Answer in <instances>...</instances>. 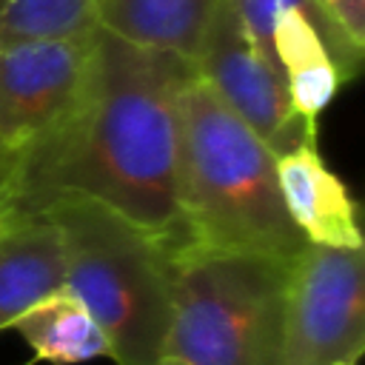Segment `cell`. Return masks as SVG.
<instances>
[{
    "label": "cell",
    "instance_id": "6da1fadb",
    "mask_svg": "<svg viewBox=\"0 0 365 365\" xmlns=\"http://www.w3.org/2000/svg\"><path fill=\"white\" fill-rule=\"evenodd\" d=\"M191 74L188 57L94 26L83 97L51 134L17 154L9 211L31 214L54 197H86L182 248L180 91Z\"/></svg>",
    "mask_w": 365,
    "mask_h": 365
},
{
    "label": "cell",
    "instance_id": "8fae6325",
    "mask_svg": "<svg viewBox=\"0 0 365 365\" xmlns=\"http://www.w3.org/2000/svg\"><path fill=\"white\" fill-rule=\"evenodd\" d=\"M271 57L282 71L285 91L297 114L317 120L319 111L334 100V94L342 86V77L314 29V23L297 11L282 9L274 17L271 29Z\"/></svg>",
    "mask_w": 365,
    "mask_h": 365
},
{
    "label": "cell",
    "instance_id": "e0dca14e",
    "mask_svg": "<svg viewBox=\"0 0 365 365\" xmlns=\"http://www.w3.org/2000/svg\"><path fill=\"white\" fill-rule=\"evenodd\" d=\"M154 365H185V362H180V359H174V356H160Z\"/></svg>",
    "mask_w": 365,
    "mask_h": 365
},
{
    "label": "cell",
    "instance_id": "7c38bea8",
    "mask_svg": "<svg viewBox=\"0 0 365 365\" xmlns=\"http://www.w3.org/2000/svg\"><path fill=\"white\" fill-rule=\"evenodd\" d=\"M11 331H17L37 359L51 365H80L100 356L111 359L108 339L86 305L63 285L23 311Z\"/></svg>",
    "mask_w": 365,
    "mask_h": 365
},
{
    "label": "cell",
    "instance_id": "ac0fdd59",
    "mask_svg": "<svg viewBox=\"0 0 365 365\" xmlns=\"http://www.w3.org/2000/svg\"><path fill=\"white\" fill-rule=\"evenodd\" d=\"M6 214H9V208H3V211H0V228H3V222H6Z\"/></svg>",
    "mask_w": 365,
    "mask_h": 365
},
{
    "label": "cell",
    "instance_id": "3957f363",
    "mask_svg": "<svg viewBox=\"0 0 365 365\" xmlns=\"http://www.w3.org/2000/svg\"><path fill=\"white\" fill-rule=\"evenodd\" d=\"M40 211L60 231L66 288L103 328L111 359L154 365L171 322L177 248L86 197H54Z\"/></svg>",
    "mask_w": 365,
    "mask_h": 365
},
{
    "label": "cell",
    "instance_id": "52a82bcc",
    "mask_svg": "<svg viewBox=\"0 0 365 365\" xmlns=\"http://www.w3.org/2000/svg\"><path fill=\"white\" fill-rule=\"evenodd\" d=\"M94 29L74 37L0 46V143L23 151L51 134L80 103Z\"/></svg>",
    "mask_w": 365,
    "mask_h": 365
},
{
    "label": "cell",
    "instance_id": "5bb4252c",
    "mask_svg": "<svg viewBox=\"0 0 365 365\" xmlns=\"http://www.w3.org/2000/svg\"><path fill=\"white\" fill-rule=\"evenodd\" d=\"M231 6H234V11H237L240 23L245 26V31L257 40V46L265 51V57H268L271 63H274V57H271V29H274V17H277L282 9H297V11H302V14L314 23V29L319 31V37H322V43H325V48H328V54H331V60H334V66H336L342 83H348V80H354V77L359 74V68H362V51L354 48L348 40H342V37L325 23L322 9H319L317 0H231ZM274 66H277V63H274ZM277 68H279V66H277Z\"/></svg>",
    "mask_w": 365,
    "mask_h": 365
},
{
    "label": "cell",
    "instance_id": "ba28073f",
    "mask_svg": "<svg viewBox=\"0 0 365 365\" xmlns=\"http://www.w3.org/2000/svg\"><path fill=\"white\" fill-rule=\"evenodd\" d=\"M282 205L311 245L362 248L356 202L345 182L322 163L317 143L297 145L277 157Z\"/></svg>",
    "mask_w": 365,
    "mask_h": 365
},
{
    "label": "cell",
    "instance_id": "30bf717a",
    "mask_svg": "<svg viewBox=\"0 0 365 365\" xmlns=\"http://www.w3.org/2000/svg\"><path fill=\"white\" fill-rule=\"evenodd\" d=\"M220 0H97V26L143 48L194 60Z\"/></svg>",
    "mask_w": 365,
    "mask_h": 365
},
{
    "label": "cell",
    "instance_id": "277c9868",
    "mask_svg": "<svg viewBox=\"0 0 365 365\" xmlns=\"http://www.w3.org/2000/svg\"><path fill=\"white\" fill-rule=\"evenodd\" d=\"M291 259L182 245L163 356L185 365H282Z\"/></svg>",
    "mask_w": 365,
    "mask_h": 365
},
{
    "label": "cell",
    "instance_id": "8992f818",
    "mask_svg": "<svg viewBox=\"0 0 365 365\" xmlns=\"http://www.w3.org/2000/svg\"><path fill=\"white\" fill-rule=\"evenodd\" d=\"M191 63L211 91L277 157L297 145L317 143V120L297 114L288 100L282 71L245 31L231 0H220Z\"/></svg>",
    "mask_w": 365,
    "mask_h": 365
},
{
    "label": "cell",
    "instance_id": "9a60e30c",
    "mask_svg": "<svg viewBox=\"0 0 365 365\" xmlns=\"http://www.w3.org/2000/svg\"><path fill=\"white\" fill-rule=\"evenodd\" d=\"M325 23L348 40L354 48L365 51V0H317Z\"/></svg>",
    "mask_w": 365,
    "mask_h": 365
},
{
    "label": "cell",
    "instance_id": "5b68a950",
    "mask_svg": "<svg viewBox=\"0 0 365 365\" xmlns=\"http://www.w3.org/2000/svg\"><path fill=\"white\" fill-rule=\"evenodd\" d=\"M365 348L362 248L311 245L291 259L282 365L359 362Z\"/></svg>",
    "mask_w": 365,
    "mask_h": 365
},
{
    "label": "cell",
    "instance_id": "d6986e66",
    "mask_svg": "<svg viewBox=\"0 0 365 365\" xmlns=\"http://www.w3.org/2000/svg\"><path fill=\"white\" fill-rule=\"evenodd\" d=\"M342 365H359V362H342Z\"/></svg>",
    "mask_w": 365,
    "mask_h": 365
},
{
    "label": "cell",
    "instance_id": "4fadbf2b",
    "mask_svg": "<svg viewBox=\"0 0 365 365\" xmlns=\"http://www.w3.org/2000/svg\"><path fill=\"white\" fill-rule=\"evenodd\" d=\"M97 26V0H0V46L86 34Z\"/></svg>",
    "mask_w": 365,
    "mask_h": 365
},
{
    "label": "cell",
    "instance_id": "7a4b0ae2",
    "mask_svg": "<svg viewBox=\"0 0 365 365\" xmlns=\"http://www.w3.org/2000/svg\"><path fill=\"white\" fill-rule=\"evenodd\" d=\"M180 214L185 245L294 259L305 237L291 222L277 154L197 74L180 91Z\"/></svg>",
    "mask_w": 365,
    "mask_h": 365
},
{
    "label": "cell",
    "instance_id": "2e32d148",
    "mask_svg": "<svg viewBox=\"0 0 365 365\" xmlns=\"http://www.w3.org/2000/svg\"><path fill=\"white\" fill-rule=\"evenodd\" d=\"M14 171H17V151H11V148H6L0 143V211L9 208L11 185H14Z\"/></svg>",
    "mask_w": 365,
    "mask_h": 365
},
{
    "label": "cell",
    "instance_id": "9c48e42d",
    "mask_svg": "<svg viewBox=\"0 0 365 365\" xmlns=\"http://www.w3.org/2000/svg\"><path fill=\"white\" fill-rule=\"evenodd\" d=\"M66 285L60 231L43 211H9L0 228V331Z\"/></svg>",
    "mask_w": 365,
    "mask_h": 365
}]
</instances>
